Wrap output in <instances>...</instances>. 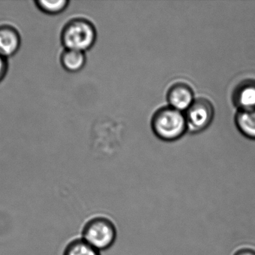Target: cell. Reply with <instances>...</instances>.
<instances>
[{
	"mask_svg": "<svg viewBox=\"0 0 255 255\" xmlns=\"http://www.w3.org/2000/svg\"><path fill=\"white\" fill-rule=\"evenodd\" d=\"M8 61L6 58L0 55V83L3 80L8 71Z\"/></svg>",
	"mask_w": 255,
	"mask_h": 255,
	"instance_id": "12",
	"label": "cell"
},
{
	"mask_svg": "<svg viewBox=\"0 0 255 255\" xmlns=\"http://www.w3.org/2000/svg\"><path fill=\"white\" fill-rule=\"evenodd\" d=\"M151 125L156 136L164 141L178 139L187 130L185 115L171 107L157 110L152 119Z\"/></svg>",
	"mask_w": 255,
	"mask_h": 255,
	"instance_id": "1",
	"label": "cell"
},
{
	"mask_svg": "<svg viewBox=\"0 0 255 255\" xmlns=\"http://www.w3.org/2000/svg\"><path fill=\"white\" fill-rule=\"evenodd\" d=\"M187 129L191 132H200L207 129L213 122L214 108L206 98L195 100L186 111Z\"/></svg>",
	"mask_w": 255,
	"mask_h": 255,
	"instance_id": "4",
	"label": "cell"
},
{
	"mask_svg": "<svg viewBox=\"0 0 255 255\" xmlns=\"http://www.w3.org/2000/svg\"><path fill=\"white\" fill-rule=\"evenodd\" d=\"M233 102L239 110L255 108V80L248 79L239 83L233 92Z\"/></svg>",
	"mask_w": 255,
	"mask_h": 255,
	"instance_id": "6",
	"label": "cell"
},
{
	"mask_svg": "<svg viewBox=\"0 0 255 255\" xmlns=\"http://www.w3.org/2000/svg\"><path fill=\"white\" fill-rule=\"evenodd\" d=\"M116 238V228L113 222L106 218H94L83 228V240L99 252L109 249Z\"/></svg>",
	"mask_w": 255,
	"mask_h": 255,
	"instance_id": "3",
	"label": "cell"
},
{
	"mask_svg": "<svg viewBox=\"0 0 255 255\" xmlns=\"http://www.w3.org/2000/svg\"><path fill=\"white\" fill-rule=\"evenodd\" d=\"M167 99L170 107L180 112L186 111L195 101L192 88L183 83L171 86L167 95Z\"/></svg>",
	"mask_w": 255,
	"mask_h": 255,
	"instance_id": "5",
	"label": "cell"
},
{
	"mask_svg": "<svg viewBox=\"0 0 255 255\" xmlns=\"http://www.w3.org/2000/svg\"><path fill=\"white\" fill-rule=\"evenodd\" d=\"M20 35L11 26H0V55L4 57L14 56L20 47Z\"/></svg>",
	"mask_w": 255,
	"mask_h": 255,
	"instance_id": "7",
	"label": "cell"
},
{
	"mask_svg": "<svg viewBox=\"0 0 255 255\" xmlns=\"http://www.w3.org/2000/svg\"><path fill=\"white\" fill-rule=\"evenodd\" d=\"M234 255H255V250L250 248L243 249L238 251Z\"/></svg>",
	"mask_w": 255,
	"mask_h": 255,
	"instance_id": "13",
	"label": "cell"
},
{
	"mask_svg": "<svg viewBox=\"0 0 255 255\" xmlns=\"http://www.w3.org/2000/svg\"><path fill=\"white\" fill-rule=\"evenodd\" d=\"M86 58L84 52L75 50H66L61 56V63L66 71L77 73L83 69L86 64Z\"/></svg>",
	"mask_w": 255,
	"mask_h": 255,
	"instance_id": "9",
	"label": "cell"
},
{
	"mask_svg": "<svg viewBox=\"0 0 255 255\" xmlns=\"http://www.w3.org/2000/svg\"><path fill=\"white\" fill-rule=\"evenodd\" d=\"M235 122L243 135L250 139L255 140V108L239 110Z\"/></svg>",
	"mask_w": 255,
	"mask_h": 255,
	"instance_id": "8",
	"label": "cell"
},
{
	"mask_svg": "<svg viewBox=\"0 0 255 255\" xmlns=\"http://www.w3.org/2000/svg\"><path fill=\"white\" fill-rule=\"evenodd\" d=\"M38 9L45 14L54 15L62 13L68 7L69 1L58 0V1H45L38 0L35 2Z\"/></svg>",
	"mask_w": 255,
	"mask_h": 255,
	"instance_id": "11",
	"label": "cell"
},
{
	"mask_svg": "<svg viewBox=\"0 0 255 255\" xmlns=\"http://www.w3.org/2000/svg\"><path fill=\"white\" fill-rule=\"evenodd\" d=\"M64 255H101L100 252L92 247L83 239L73 240L67 246Z\"/></svg>",
	"mask_w": 255,
	"mask_h": 255,
	"instance_id": "10",
	"label": "cell"
},
{
	"mask_svg": "<svg viewBox=\"0 0 255 255\" xmlns=\"http://www.w3.org/2000/svg\"><path fill=\"white\" fill-rule=\"evenodd\" d=\"M97 32L94 25L84 18L70 20L62 29L61 41L65 48L84 52L93 47Z\"/></svg>",
	"mask_w": 255,
	"mask_h": 255,
	"instance_id": "2",
	"label": "cell"
}]
</instances>
